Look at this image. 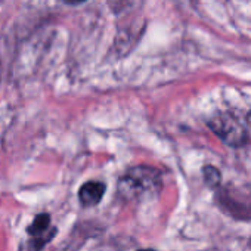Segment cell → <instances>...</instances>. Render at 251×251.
<instances>
[{"label":"cell","instance_id":"ba28073f","mask_svg":"<svg viewBox=\"0 0 251 251\" xmlns=\"http://www.w3.org/2000/svg\"><path fill=\"white\" fill-rule=\"evenodd\" d=\"M141 251H154V250H141Z\"/></svg>","mask_w":251,"mask_h":251},{"label":"cell","instance_id":"52a82bcc","mask_svg":"<svg viewBox=\"0 0 251 251\" xmlns=\"http://www.w3.org/2000/svg\"><path fill=\"white\" fill-rule=\"evenodd\" d=\"M247 123L250 124V127H251V111H250L248 115H247Z\"/></svg>","mask_w":251,"mask_h":251},{"label":"cell","instance_id":"8992f818","mask_svg":"<svg viewBox=\"0 0 251 251\" xmlns=\"http://www.w3.org/2000/svg\"><path fill=\"white\" fill-rule=\"evenodd\" d=\"M65 3H68V5H78V3H83V2H86V0H64Z\"/></svg>","mask_w":251,"mask_h":251},{"label":"cell","instance_id":"3957f363","mask_svg":"<svg viewBox=\"0 0 251 251\" xmlns=\"http://www.w3.org/2000/svg\"><path fill=\"white\" fill-rule=\"evenodd\" d=\"M49 227H50V216H49L48 213L39 214V216L33 220V223L30 225L28 233L36 239V248L43 247V245L50 239V236L48 235Z\"/></svg>","mask_w":251,"mask_h":251},{"label":"cell","instance_id":"277c9868","mask_svg":"<svg viewBox=\"0 0 251 251\" xmlns=\"http://www.w3.org/2000/svg\"><path fill=\"white\" fill-rule=\"evenodd\" d=\"M105 194V185L102 182H87L80 188L78 198L86 207L96 205Z\"/></svg>","mask_w":251,"mask_h":251},{"label":"cell","instance_id":"6da1fadb","mask_svg":"<svg viewBox=\"0 0 251 251\" xmlns=\"http://www.w3.org/2000/svg\"><path fill=\"white\" fill-rule=\"evenodd\" d=\"M161 189V173L148 166H138L118 180V194L126 201L152 197Z\"/></svg>","mask_w":251,"mask_h":251},{"label":"cell","instance_id":"5b68a950","mask_svg":"<svg viewBox=\"0 0 251 251\" xmlns=\"http://www.w3.org/2000/svg\"><path fill=\"white\" fill-rule=\"evenodd\" d=\"M220 177H222L220 172L217 169H214L213 166L204 167V179L208 186H217L220 183Z\"/></svg>","mask_w":251,"mask_h":251},{"label":"cell","instance_id":"7a4b0ae2","mask_svg":"<svg viewBox=\"0 0 251 251\" xmlns=\"http://www.w3.org/2000/svg\"><path fill=\"white\" fill-rule=\"evenodd\" d=\"M208 127L213 130V133L220 138V141L229 147H242L248 141V132L241 121L227 112L216 114L208 120Z\"/></svg>","mask_w":251,"mask_h":251}]
</instances>
